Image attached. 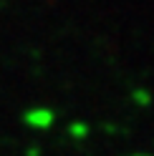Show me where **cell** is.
I'll list each match as a JSON object with an SVG mask.
<instances>
[{
	"label": "cell",
	"mask_w": 154,
	"mask_h": 156,
	"mask_svg": "<svg viewBox=\"0 0 154 156\" xmlns=\"http://www.w3.org/2000/svg\"><path fill=\"white\" fill-rule=\"evenodd\" d=\"M53 121H56V113L51 108H46V106H33V108H28L23 113V123L31 126V129H35V131L51 129Z\"/></svg>",
	"instance_id": "1"
}]
</instances>
